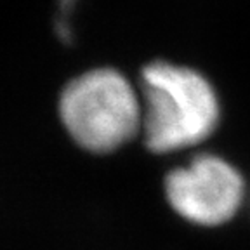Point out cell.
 I'll return each mask as SVG.
<instances>
[{
  "label": "cell",
  "instance_id": "3",
  "mask_svg": "<svg viewBox=\"0 0 250 250\" xmlns=\"http://www.w3.org/2000/svg\"><path fill=\"white\" fill-rule=\"evenodd\" d=\"M168 205L184 221L214 228L236 215L245 198L238 168L217 155H198L165 177Z\"/></svg>",
  "mask_w": 250,
  "mask_h": 250
},
{
  "label": "cell",
  "instance_id": "1",
  "mask_svg": "<svg viewBox=\"0 0 250 250\" xmlns=\"http://www.w3.org/2000/svg\"><path fill=\"white\" fill-rule=\"evenodd\" d=\"M143 132L146 148L170 153L205 141L219 125L215 89L193 68L153 61L141 71Z\"/></svg>",
  "mask_w": 250,
  "mask_h": 250
},
{
  "label": "cell",
  "instance_id": "2",
  "mask_svg": "<svg viewBox=\"0 0 250 250\" xmlns=\"http://www.w3.org/2000/svg\"><path fill=\"white\" fill-rule=\"evenodd\" d=\"M59 115L82 148L109 153L143 127V108L129 80L113 68L90 70L73 78L61 94Z\"/></svg>",
  "mask_w": 250,
  "mask_h": 250
},
{
  "label": "cell",
  "instance_id": "4",
  "mask_svg": "<svg viewBox=\"0 0 250 250\" xmlns=\"http://www.w3.org/2000/svg\"><path fill=\"white\" fill-rule=\"evenodd\" d=\"M59 4H61L62 14L66 16V12H70V11H71V7H73L75 0H59Z\"/></svg>",
  "mask_w": 250,
  "mask_h": 250
}]
</instances>
